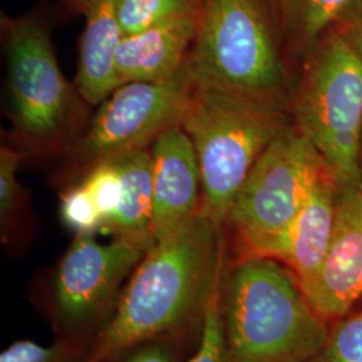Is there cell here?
Returning a JSON list of instances; mask_svg holds the SVG:
<instances>
[{"label": "cell", "instance_id": "obj_1", "mask_svg": "<svg viewBox=\"0 0 362 362\" xmlns=\"http://www.w3.org/2000/svg\"><path fill=\"white\" fill-rule=\"evenodd\" d=\"M221 230L197 214L177 233L156 243L134 269L86 362L113 360L203 315L221 282Z\"/></svg>", "mask_w": 362, "mask_h": 362}, {"label": "cell", "instance_id": "obj_2", "mask_svg": "<svg viewBox=\"0 0 362 362\" xmlns=\"http://www.w3.org/2000/svg\"><path fill=\"white\" fill-rule=\"evenodd\" d=\"M226 362H310L330 327L279 260L239 259L221 288Z\"/></svg>", "mask_w": 362, "mask_h": 362}, {"label": "cell", "instance_id": "obj_3", "mask_svg": "<svg viewBox=\"0 0 362 362\" xmlns=\"http://www.w3.org/2000/svg\"><path fill=\"white\" fill-rule=\"evenodd\" d=\"M180 127L199 161L200 214L223 228L259 156L287 128L284 115L276 101L194 83Z\"/></svg>", "mask_w": 362, "mask_h": 362}, {"label": "cell", "instance_id": "obj_4", "mask_svg": "<svg viewBox=\"0 0 362 362\" xmlns=\"http://www.w3.org/2000/svg\"><path fill=\"white\" fill-rule=\"evenodd\" d=\"M187 67L197 86L276 101L284 69L263 0H199Z\"/></svg>", "mask_w": 362, "mask_h": 362}, {"label": "cell", "instance_id": "obj_5", "mask_svg": "<svg viewBox=\"0 0 362 362\" xmlns=\"http://www.w3.org/2000/svg\"><path fill=\"white\" fill-rule=\"evenodd\" d=\"M327 169L298 129L287 127L269 144L236 194L224 224L233 233L239 259L272 258L313 185Z\"/></svg>", "mask_w": 362, "mask_h": 362}, {"label": "cell", "instance_id": "obj_6", "mask_svg": "<svg viewBox=\"0 0 362 362\" xmlns=\"http://www.w3.org/2000/svg\"><path fill=\"white\" fill-rule=\"evenodd\" d=\"M7 59V95L15 137L50 151L69 137L77 97L69 85L47 25L35 15L1 16Z\"/></svg>", "mask_w": 362, "mask_h": 362}, {"label": "cell", "instance_id": "obj_7", "mask_svg": "<svg viewBox=\"0 0 362 362\" xmlns=\"http://www.w3.org/2000/svg\"><path fill=\"white\" fill-rule=\"evenodd\" d=\"M298 130L341 187H358L362 137V59L344 35L325 43L298 104Z\"/></svg>", "mask_w": 362, "mask_h": 362}, {"label": "cell", "instance_id": "obj_8", "mask_svg": "<svg viewBox=\"0 0 362 362\" xmlns=\"http://www.w3.org/2000/svg\"><path fill=\"white\" fill-rule=\"evenodd\" d=\"M192 88L187 64L167 81L119 85L73 144V158L89 168L105 158L151 148L163 132L180 125Z\"/></svg>", "mask_w": 362, "mask_h": 362}, {"label": "cell", "instance_id": "obj_9", "mask_svg": "<svg viewBox=\"0 0 362 362\" xmlns=\"http://www.w3.org/2000/svg\"><path fill=\"white\" fill-rule=\"evenodd\" d=\"M148 250L122 238L100 243L93 235H76L54 279L57 318L70 333L101 324L119 299V287Z\"/></svg>", "mask_w": 362, "mask_h": 362}, {"label": "cell", "instance_id": "obj_10", "mask_svg": "<svg viewBox=\"0 0 362 362\" xmlns=\"http://www.w3.org/2000/svg\"><path fill=\"white\" fill-rule=\"evenodd\" d=\"M305 296L327 324L349 315L362 298V192L358 187H342L339 191L329 251Z\"/></svg>", "mask_w": 362, "mask_h": 362}, {"label": "cell", "instance_id": "obj_11", "mask_svg": "<svg viewBox=\"0 0 362 362\" xmlns=\"http://www.w3.org/2000/svg\"><path fill=\"white\" fill-rule=\"evenodd\" d=\"M149 151L153 169L156 245L200 214L202 175L194 144L180 125L163 132Z\"/></svg>", "mask_w": 362, "mask_h": 362}, {"label": "cell", "instance_id": "obj_12", "mask_svg": "<svg viewBox=\"0 0 362 362\" xmlns=\"http://www.w3.org/2000/svg\"><path fill=\"white\" fill-rule=\"evenodd\" d=\"M341 188L334 173L330 169L325 170L270 258L279 260L293 272L303 293L314 284L327 255Z\"/></svg>", "mask_w": 362, "mask_h": 362}, {"label": "cell", "instance_id": "obj_13", "mask_svg": "<svg viewBox=\"0 0 362 362\" xmlns=\"http://www.w3.org/2000/svg\"><path fill=\"white\" fill-rule=\"evenodd\" d=\"M197 13H187L140 33L124 35L116 55L119 85L161 82L176 77L187 64L194 43Z\"/></svg>", "mask_w": 362, "mask_h": 362}, {"label": "cell", "instance_id": "obj_14", "mask_svg": "<svg viewBox=\"0 0 362 362\" xmlns=\"http://www.w3.org/2000/svg\"><path fill=\"white\" fill-rule=\"evenodd\" d=\"M118 1L81 0L85 30L81 39L76 85L86 104H101L119 86L116 55L124 35L118 21Z\"/></svg>", "mask_w": 362, "mask_h": 362}, {"label": "cell", "instance_id": "obj_15", "mask_svg": "<svg viewBox=\"0 0 362 362\" xmlns=\"http://www.w3.org/2000/svg\"><path fill=\"white\" fill-rule=\"evenodd\" d=\"M110 158H115L119 169L122 194L116 214L105 226L104 231L151 251L155 247V194L151 151L149 148L137 149Z\"/></svg>", "mask_w": 362, "mask_h": 362}, {"label": "cell", "instance_id": "obj_16", "mask_svg": "<svg viewBox=\"0 0 362 362\" xmlns=\"http://www.w3.org/2000/svg\"><path fill=\"white\" fill-rule=\"evenodd\" d=\"M199 11V0H119L122 35H130L169 19Z\"/></svg>", "mask_w": 362, "mask_h": 362}, {"label": "cell", "instance_id": "obj_17", "mask_svg": "<svg viewBox=\"0 0 362 362\" xmlns=\"http://www.w3.org/2000/svg\"><path fill=\"white\" fill-rule=\"evenodd\" d=\"M358 1L360 0H287L286 11L300 35L306 40H314Z\"/></svg>", "mask_w": 362, "mask_h": 362}, {"label": "cell", "instance_id": "obj_18", "mask_svg": "<svg viewBox=\"0 0 362 362\" xmlns=\"http://www.w3.org/2000/svg\"><path fill=\"white\" fill-rule=\"evenodd\" d=\"M81 184L90 194L106 226L115 216L122 194V181L115 158L94 163L86 170Z\"/></svg>", "mask_w": 362, "mask_h": 362}, {"label": "cell", "instance_id": "obj_19", "mask_svg": "<svg viewBox=\"0 0 362 362\" xmlns=\"http://www.w3.org/2000/svg\"><path fill=\"white\" fill-rule=\"evenodd\" d=\"M310 362H362V310L337 321Z\"/></svg>", "mask_w": 362, "mask_h": 362}, {"label": "cell", "instance_id": "obj_20", "mask_svg": "<svg viewBox=\"0 0 362 362\" xmlns=\"http://www.w3.org/2000/svg\"><path fill=\"white\" fill-rule=\"evenodd\" d=\"M59 215L66 227L76 235H94L104 230V218L81 182L61 196Z\"/></svg>", "mask_w": 362, "mask_h": 362}, {"label": "cell", "instance_id": "obj_21", "mask_svg": "<svg viewBox=\"0 0 362 362\" xmlns=\"http://www.w3.org/2000/svg\"><path fill=\"white\" fill-rule=\"evenodd\" d=\"M23 155L8 145L0 148V220L6 233L25 202V189L18 180V169Z\"/></svg>", "mask_w": 362, "mask_h": 362}, {"label": "cell", "instance_id": "obj_22", "mask_svg": "<svg viewBox=\"0 0 362 362\" xmlns=\"http://www.w3.org/2000/svg\"><path fill=\"white\" fill-rule=\"evenodd\" d=\"M221 282L212 291L203 314L200 345L189 362H226L224 338L220 314Z\"/></svg>", "mask_w": 362, "mask_h": 362}, {"label": "cell", "instance_id": "obj_23", "mask_svg": "<svg viewBox=\"0 0 362 362\" xmlns=\"http://www.w3.org/2000/svg\"><path fill=\"white\" fill-rule=\"evenodd\" d=\"M0 362H86L66 344L43 346L34 341H16L0 354Z\"/></svg>", "mask_w": 362, "mask_h": 362}, {"label": "cell", "instance_id": "obj_24", "mask_svg": "<svg viewBox=\"0 0 362 362\" xmlns=\"http://www.w3.org/2000/svg\"><path fill=\"white\" fill-rule=\"evenodd\" d=\"M122 362H180L179 353L164 341H146L129 349Z\"/></svg>", "mask_w": 362, "mask_h": 362}, {"label": "cell", "instance_id": "obj_25", "mask_svg": "<svg viewBox=\"0 0 362 362\" xmlns=\"http://www.w3.org/2000/svg\"><path fill=\"white\" fill-rule=\"evenodd\" d=\"M346 13H350V16L344 37L362 59V0L353 6Z\"/></svg>", "mask_w": 362, "mask_h": 362}, {"label": "cell", "instance_id": "obj_26", "mask_svg": "<svg viewBox=\"0 0 362 362\" xmlns=\"http://www.w3.org/2000/svg\"><path fill=\"white\" fill-rule=\"evenodd\" d=\"M358 167H360V182H358V188L362 192V137L361 145H360V156H358Z\"/></svg>", "mask_w": 362, "mask_h": 362}, {"label": "cell", "instance_id": "obj_27", "mask_svg": "<svg viewBox=\"0 0 362 362\" xmlns=\"http://www.w3.org/2000/svg\"><path fill=\"white\" fill-rule=\"evenodd\" d=\"M279 1H281V3H282V4H284V6H285V10H286V4H287V0H279Z\"/></svg>", "mask_w": 362, "mask_h": 362}]
</instances>
